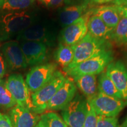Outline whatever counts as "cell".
Masks as SVG:
<instances>
[{
  "mask_svg": "<svg viewBox=\"0 0 127 127\" xmlns=\"http://www.w3.org/2000/svg\"><path fill=\"white\" fill-rule=\"evenodd\" d=\"M91 15V8L81 17L64 27L61 34V43L66 45L74 46L81 40L88 33L87 23Z\"/></svg>",
  "mask_w": 127,
  "mask_h": 127,
  "instance_id": "obj_8",
  "label": "cell"
},
{
  "mask_svg": "<svg viewBox=\"0 0 127 127\" xmlns=\"http://www.w3.org/2000/svg\"><path fill=\"white\" fill-rule=\"evenodd\" d=\"M90 5L76 4L66 6L59 12V19L64 27H66L81 17L90 8Z\"/></svg>",
  "mask_w": 127,
  "mask_h": 127,
  "instance_id": "obj_17",
  "label": "cell"
},
{
  "mask_svg": "<svg viewBox=\"0 0 127 127\" xmlns=\"http://www.w3.org/2000/svg\"><path fill=\"white\" fill-rule=\"evenodd\" d=\"M3 56L7 65L12 70L25 68L27 64L21 47L17 41H8L2 47Z\"/></svg>",
  "mask_w": 127,
  "mask_h": 127,
  "instance_id": "obj_12",
  "label": "cell"
},
{
  "mask_svg": "<svg viewBox=\"0 0 127 127\" xmlns=\"http://www.w3.org/2000/svg\"><path fill=\"white\" fill-rule=\"evenodd\" d=\"M0 127H13L9 116L1 112H0Z\"/></svg>",
  "mask_w": 127,
  "mask_h": 127,
  "instance_id": "obj_28",
  "label": "cell"
},
{
  "mask_svg": "<svg viewBox=\"0 0 127 127\" xmlns=\"http://www.w3.org/2000/svg\"><path fill=\"white\" fill-rule=\"evenodd\" d=\"M108 41L97 39L88 32L81 40L74 46V57L70 65L64 69L69 70L85 60L96 55L105 49L109 48Z\"/></svg>",
  "mask_w": 127,
  "mask_h": 127,
  "instance_id": "obj_2",
  "label": "cell"
},
{
  "mask_svg": "<svg viewBox=\"0 0 127 127\" xmlns=\"http://www.w3.org/2000/svg\"><path fill=\"white\" fill-rule=\"evenodd\" d=\"M76 86L83 94L87 100H90L97 94L98 85L96 75L85 74L73 78Z\"/></svg>",
  "mask_w": 127,
  "mask_h": 127,
  "instance_id": "obj_19",
  "label": "cell"
},
{
  "mask_svg": "<svg viewBox=\"0 0 127 127\" xmlns=\"http://www.w3.org/2000/svg\"><path fill=\"white\" fill-rule=\"evenodd\" d=\"M120 127H127V118H126V120L124 121V123L121 125V126Z\"/></svg>",
  "mask_w": 127,
  "mask_h": 127,
  "instance_id": "obj_35",
  "label": "cell"
},
{
  "mask_svg": "<svg viewBox=\"0 0 127 127\" xmlns=\"http://www.w3.org/2000/svg\"><path fill=\"white\" fill-rule=\"evenodd\" d=\"M35 17L26 11L10 12L0 18V40L9 39L34 24Z\"/></svg>",
  "mask_w": 127,
  "mask_h": 127,
  "instance_id": "obj_1",
  "label": "cell"
},
{
  "mask_svg": "<svg viewBox=\"0 0 127 127\" xmlns=\"http://www.w3.org/2000/svg\"><path fill=\"white\" fill-rule=\"evenodd\" d=\"M96 115L106 117H116L127 105V101L108 96L101 93L89 100Z\"/></svg>",
  "mask_w": 127,
  "mask_h": 127,
  "instance_id": "obj_7",
  "label": "cell"
},
{
  "mask_svg": "<svg viewBox=\"0 0 127 127\" xmlns=\"http://www.w3.org/2000/svg\"><path fill=\"white\" fill-rule=\"evenodd\" d=\"M77 86L72 79L66 78L47 105V109L63 110L72 101L77 94Z\"/></svg>",
  "mask_w": 127,
  "mask_h": 127,
  "instance_id": "obj_10",
  "label": "cell"
},
{
  "mask_svg": "<svg viewBox=\"0 0 127 127\" xmlns=\"http://www.w3.org/2000/svg\"></svg>",
  "mask_w": 127,
  "mask_h": 127,
  "instance_id": "obj_37",
  "label": "cell"
},
{
  "mask_svg": "<svg viewBox=\"0 0 127 127\" xmlns=\"http://www.w3.org/2000/svg\"><path fill=\"white\" fill-rule=\"evenodd\" d=\"M96 127H119L116 117H106L97 115Z\"/></svg>",
  "mask_w": 127,
  "mask_h": 127,
  "instance_id": "obj_27",
  "label": "cell"
},
{
  "mask_svg": "<svg viewBox=\"0 0 127 127\" xmlns=\"http://www.w3.org/2000/svg\"><path fill=\"white\" fill-rule=\"evenodd\" d=\"M94 0H80L81 4L87 5H90L93 4Z\"/></svg>",
  "mask_w": 127,
  "mask_h": 127,
  "instance_id": "obj_34",
  "label": "cell"
},
{
  "mask_svg": "<svg viewBox=\"0 0 127 127\" xmlns=\"http://www.w3.org/2000/svg\"><path fill=\"white\" fill-rule=\"evenodd\" d=\"M38 124L40 127H68L63 118L52 112L42 114Z\"/></svg>",
  "mask_w": 127,
  "mask_h": 127,
  "instance_id": "obj_23",
  "label": "cell"
},
{
  "mask_svg": "<svg viewBox=\"0 0 127 127\" xmlns=\"http://www.w3.org/2000/svg\"><path fill=\"white\" fill-rule=\"evenodd\" d=\"M21 47L27 65H35L42 63L47 55V45L37 41H23Z\"/></svg>",
  "mask_w": 127,
  "mask_h": 127,
  "instance_id": "obj_13",
  "label": "cell"
},
{
  "mask_svg": "<svg viewBox=\"0 0 127 127\" xmlns=\"http://www.w3.org/2000/svg\"><path fill=\"white\" fill-rule=\"evenodd\" d=\"M16 105L17 103L6 86V81L0 79V107L12 108Z\"/></svg>",
  "mask_w": 127,
  "mask_h": 127,
  "instance_id": "obj_25",
  "label": "cell"
},
{
  "mask_svg": "<svg viewBox=\"0 0 127 127\" xmlns=\"http://www.w3.org/2000/svg\"><path fill=\"white\" fill-rule=\"evenodd\" d=\"M113 60L112 51L109 48L105 49L91 58L79 63L72 69L66 71L65 72L72 78L85 74L97 75L102 72L109 64L113 61Z\"/></svg>",
  "mask_w": 127,
  "mask_h": 127,
  "instance_id": "obj_3",
  "label": "cell"
},
{
  "mask_svg": "<svg viewBox=\"0 0 127 127\" xmlns=\"http://www.w3.org/2000/svg\"><path fill=\"white\" fill-rule=\"evenodd\" d=\"M87 113L84 127H96L97 115L89 100H87Z\"/></svg>",
  "mask_w": 127,
  "mask_h": 127,
  "instance_id": "obj_26",
  "label": "cell"
},
{
  "mask_svg": "<svg viewBox=\"0 0 127 127\" xmlns=\"http://www.w3.org/2000/svg\"><path fill=\"white\" fill-rule=\"evenodd\" d=\"M57 65L54 63L38 65L27 75L25 82L30 92L34 93L47 83L56 71Z\"/></svg>",
  "mask_w": 127,
  "mask_h": 127,
  "instance_id": "obj_9",
  "label": "cell"
},
{
  "mask_svg": "<svg viewBox=\"0 0 127 127\" xmlns=\"http://www.w3.org/2000/svg\"><path fill=\"white\" fill-rule=\"evenodd\" d=\"M114 1H115V0H94L93 4H106V3H109V2H113Z\"/></svg>",
  "mask_w": 127,
  "mask_h": 127,
  "instance_id": "obj_32",
  "label": "cell"
},
{
  "mask_svg": "<svg viewBox=\"0 0 127 127\" xmlns=\"http://www.w3.org/2000/svg\"><path fill=\"white\" fill-rule=\"evenodd\" d=\"M98 91L99 93L104 94L108 96L123 99L121 95L116 88L112 81L104 71L101 72L99 76Z\"/></svg>",
  "mask_w": 127,
  "mask_h": 127,
  "instance_id": "obj_20",
  "label": "cell"
},
{
  "mask_svg": "<svg viewBox=\"0 0 127 127\" xmlns=\"http://www.w3.org/2000/svg\"><path fill=\"white\" fill-rule=\"evenodd\" d=\"M105 73L112 81L123 99L127 102V68L121 61H112L106 68Z\"/></svg>",
  "mask_w": 127,
  "mask_h": 127,
  "instance_id": "obj_11",
  "label": "cell"
},
{
  "mask_svg": "<svg viewBox=\"0 0 127 127\" xmlns=\"http://www.w3.org/2000/svg\"><path fill=\"white\" fill-rule=\"evenodd\" d=\"M113 3L115 5H127V0H115Z\"/></svg>",
  "mask_w": 127,
  "mask_h": 127,
  "instance_id": "obj_33",
  "label": "cell"
},
{
  "mask_svg": "<svg viewBox=\"0 0 127 127\" xmlns=\"http://www.w3.org/2000/svg\"><path fill=\"white\" fill-rule=\"evenodd\" d=\"M110 39L120 45L127 46V18L121 17L120 21L114 28Z\"/></svg>",
  "mask_w": 127,
  "mask_h": 127,
  "instance_id": "obj_22",
  "label": "cell"
},
{
  "mask_svg": "<svg viewBox=\"0 0 127 127\" xmlns=\"http://www.w3.org/2000/svg\"><path fill=\"white\" fill-rule=\"evenodd\" d=\"M92 15L99 17L108 26L114 29L120 21L121 16L117 6L101 5L91 8Z\"/></svg>",
  "mask_w": 127,
  "mask_h": 127,
  "instance_id": "obj_16",
  "label": "cell"
},
{
  "mask_svg": "<svg viewBox=\"0 0 127 127\" xmlns=\"http://www.w3.org/2000/svg\"><path fill=\"white\" fill-rule=\"evenodd\" d=\"M35 0H0V9L15 11L26 9L32 5Z\"/></svg>",
  "mask_w": 127,
  "mask_h": 127,
  "instance_id": "obj_24",
  "label": "cell"
},
{
  "mask_svg": "<svg viewBox=\"0 0 127 127\" xmlns=\"http://www.w3.org/2000/svg\"><path fill=\"white\" fill-rule=\"evenodd\" d=\"M74 57V46L66 45L60 42L54 54L57 63L64 69L71 64Z\"/></svg>",
  "mask_w": 127,
  "mask_h": 127,
  "instance_id": "obj_21",
  "label": "cell"
},
{
  "mask_svg": "<svg viewBox=\"0 0 127 127\" xmlns=\"http://www.w3.org/2000/svg\"><path fill=\"white\" fill-rule=\"evenodd\" d=\"M42 4L50 7H56L61 5L65 0H39Z\"/></svg>",
  "mask_w": 127,
  "mask_h": 127,
  "instance_id": "obj_29",
  "label": "cell"
},
{
  "mask_svg": "<svg viewBox=\"0 0 127 127\" xmlns=\"http://www.w3.org/2000/svg\"><path fill=\"white\" fill-rule=\"evenodd\" d=\"M7 63L5 60L4 57L0 53V79H2L4 77L7 70Z\"/></svg>",
  "mask_w": 127,
  "mask_h": 127,
  "instance_id": "obj_30",
  "label": "cell"
},
{
  "mask_svg": "<svg viewBox=\"0 0 127 127\" xmlns=\"http://www.w3.org/2000/svg\"><path fill=\"white\" fill-rule=\"evenodd\" d=\"M117 6L121 16L127 18V5H125Z\"/></svg>",
  "mask_w": 127,
  "mask_h": 127,
  "instance_id": "obj_31",
  "label": "cell"
},
{
  "mask_svg": "<svg viewBox=\"0 0 127 127\" xmlns=\"http://www.w3.org/2000/svg\"><path fill=\"white\" fill-rule=\"evenodd\" d=\"M88 32L97 39L108 41L114 29L110 28L96 15H92L87 23Z\"/></svg>",
  "mask_w": 127,
  "mask_h": 127,
  "instance_id": "obj_18",
  "label": "cell"
},
{
  "mask_svg": "<svg viewBox=\"0 0 127 127\" xmlns=\"http://www.w3.org/2000/svg\"><path fill=\"white\" fill-rule=\"evenodd\" d=\"M9 117L13 127H35L40 120V117L34 111L18 105L11 109Z\"/></svg>",
  "mask_w": 127,
  "mask_h": 127,
  "instance_id": "obj_14",
  "label": "cell"
},
{
  "mask_svg": "<svg viewBox=\"0 0 127 127\" xmlns=\"http://www.w3.org/2000/svg\"><path fill=\"white\" fill-rule=\"evenodd\" d=\"M35 127H39V124H37V125H36V126H35Z\"/></svg>",
  "mask_w": 127,
  "mask_h": 127,
  "instance_id": "obj_36",
  "label": "cell"
},
{
  "mask_svg": "<svg viewBox=\"0 0 127 127\" xmlns=\"http://www.w3.org/2000/svg\"><path fill=\"white\" fill-rule=\"evenodd\" d=\"M17 39L22 41H37L47 44H52V36L45 27L32 24L21 31Z\"/></svg>",
  "mask_w": 127,
  "mask_h": 127,
  "instance_id": "obj_15",
  "label": "cell"
},
{
  "mask_svg": "<svg viewBox=\"0 0 127 127\" xmlns=\"http://www.w3.org/2000/svg\"><path fill=\"white\" fill-rule=\"evenodd\" d=\"M6 86L17 105L33 111L30 91L21 74H12L6 81Z\"/></svg>",
  "mask_w": 127,
  "mask_h": 127,
  "instance_id": "obj_6",
  "label": "cell"
},
{
  "mask_svg": "<svg viewBox=\"0 0 127 127\" xmlns=\"http://www.w3.org/2000/svg\"><path fill=\"white\" fill-rule=\"evenodd\" d=\"M87 108V99L77 94L72 101L62 110L63 120L68 127H84Z\"/></svg>",
  "mask_w": 127,
  "mask_h": 127,
  "instance_id": "obj_5",
  "label": "cell"
},
{
  "mask_svg": "<svg viewBox=\"0 0 127 127\" xmlns=\"http://www.w3.org/2000/svg\"><path fill=\"white\" fill-rule=\"evenodd\" d=\"M66 78L59 71H56L50 80L42 88L31 95L33 111L41 114L47 108V105L65 81Z\"/></svg>",
  "mask_w": 127,
  "mask_h": 127,
  "instance_id": "obj_4",
  "label": "cell"
}]
</instances>
